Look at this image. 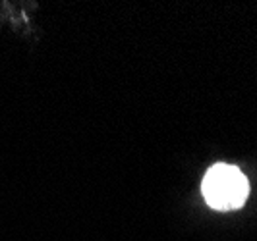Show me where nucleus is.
Returning a JSON list of instances; mask_svg holds the SVG:
<instances>
[{
    "instance_id": "f257e3e1",
    "label": "nucleus",
    "mask_w": 257,
    "mask_h": 241,
    "mask_svg": "<svg viewBox=\"0 0 257 241\" xmlns=\"http://www.w3.org/2000/svg\"><path fill=\"white\" fill-rule=\"evenodd\" d=\"M205 203L220 212L242 208L249 195V181L238 166L219 162L207 170L201 181Z\"/></svg>"
}]
</instances>
